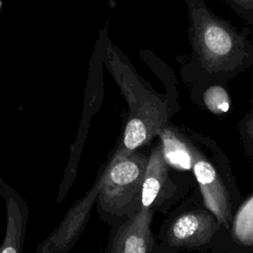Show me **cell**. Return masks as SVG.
Masks as SVG:
<instances>
[{"label":"cell","instance_id":"cell-7","mask_svg":"<svg viewBox=\"0 0 253 253\" xmlns=\"http://www.w3.org/2000/svg\"><path fill=\"white\" fill-rule=\"evenodd\" d=\"M170 168L163 156L160 143L156 144L148 155L141 188L140 207L154 211L162 209L177 195V185L170 175Z\"/></svg>","mask_w":253,"mask_h":253},{"label":"cell","instance_id":"cell-8","mask_svg":"<svg viewBox=\"0 0 253 253\" xmlns=\"http://www.w3.org/2000/svg\"><path fill=\"white\" fill-rule=\"evenodd\" d=\"M153 211L140 207L118 227L106 253H149L154 245L150 229Z\"/></svg>","mask_w":253,"mask_h":253},{"label":"cell","instance_id":"cell-6","mask_svg":"<svg viewBox=\"0 0 253 253\" xmlns=\"http://www.w3.org/2000/svg\"><path fill=\"white\" fill-rule=\"evenodd\" d=\"M219 225L209 210L188 211L171 221L166 231V241L174 248H202L210 244Z\"/></svg>","mask_w":253,"mask_h":253},{"label":"cell","instance_id":"cell-4","mask_svg":"<svg viewBox=\"0 0 253 253\" xmlns=\"http://www.w3.org/2000/svg\"><path fill=\"white\" fill-rule=\"evenodd\" d=\"M192 171L207 210L215 216L220 225L228 229L233 218L230 193L214 162H211L197 146H195Z\"/></svg>","mask_w":253,"mask_h":253},{"label":"cell","instance_id":"cell-13","mask_svg":"<svg viewBox=\"0 0 253 253\" xmlns=\"http://www.w3.org/2000/svg\"><path fill=\"white\" fill-rule=\"evenodd\" d=\"M241 19L253 26V0H223Z\"/></svg>","mask_w":253,"mask_h":253},{"label":"cell","instance_id":"cell-12","mask_svg":"<svg viewBox=\"0 0 253 253\" xmlns=\"http://www.w3.org/2000/svg\"><path fill=\"white\" fill-rule=\"evenodd\" d=\"M234 239L242 245L253 246V196L246 200L232 218Z\"/></svg>","mask_w":253,"mask_h":253},{"label":"cell","instance_id":"cell-3","mask_svg":"<svg viewBox=\"0 0 253 253\" xmlns=\"http://www.w3.org/2000/svg\"><path fill=\"white\" fill-rule=\"evenodd\" d=\"M148 156L136 150L117 148L98 176L95 204L102 219L128 217L140 208V196Z\"/></svg>","mask_w":253,"mask_h":253},{"label":"cell","instance_id":"cell-10","mask_svg":"<svg viewBox=\"0 0 253 253\" xmlns=\"http://www.w3.org/2000/svg\"><path fill=\"white\" fill-rule=\"evenodd\" d=\"M163 156L169 166L176 170L192 171L195 145L168 124L157 133Z\"/></svg>","mask_w":253,"mask_h":253},{"label":"cell","instance_id":"cell-11","mask_svg":"<svg viewBox=\"0 0 253 253\" xmlns=\"http://www.w3.org/2000/svg\"><path fill=\"white\" fill-rule=\"evenodd\" d=\"M183 81L191 86L192 97L213 115H224L229 111L231 100L226 88L227 83L195 78Z\"/></svg>","mask_w":253,"mask_h":253},{"label":"cell","instance_id":"cell-9","mask_svg":"<svg viewBox=\"0 0 253 253\" xmlns=\"http://www.w3.org/2000/svg\"><path fill=\"white\" fill-rule=\"evenodd\" d=\"M0 196L4 200L7 224L0 253H23L29 217L27 201L0 177Z\"/></svg>","mask_w":253,"mask_h":253},{"label":"cell","instance_id":"cell-5","mask_svg":"<svg viewBox=\"0 0 253 253\" xmlns=\"http://www.w3.org/2000/svg\"><path fill=\"white\" fill-rule=\"evenodd\" d=\"M99 180L68 210L59 225L37 246L36 253H67L78 240L90 217L99 191Z\"/></svg>","mask_w":253,"mask_h":253},{"label":"cell","instance_id":"cell-2","mask_svg":"<svg viewBox=\"0 0 253 253\" xmlns=\"http://www.w3.org/2000/svg\"><path fill=\"white\" fill-rule=\"evenodd\" d=\"M108 66L128 107L119 148L133 151L148 143L168 124L177 95L157 93L135 70L129 59L109 42Z\"/></svg>","mask_w":253,"mask_h":253},{"label":"cell","instance_id":"cell-14","mask_svg":"<svg viewBox=\"0 0 253 253\" xmlns=\"http://www.w3.org/2000/svg\"><path fill=\"white\" fill-rule=\"evenodd\" d=\"M245 126H246V131L249 134L250 138L253 140V110L250 114H248L247 119L245 120Z\"/></svg>","mask_w":253,"mask_h":253},{"label":"cell","instance_id":"cell-1","mask_svg":"<svg viewBox=\"0 0 253 253\" xmlns=\"http://www.w3.org/2000/svg\"><path fill=\"white\" fill-rule=\"evenodd\" d=\"M189 20V57L177 56L183 80L204 79L227 83L253 65L250 30L237 29L215 15L205 0H183Z\"/></svg>","mask_w":253,"mask_h":253}]
</instances>
